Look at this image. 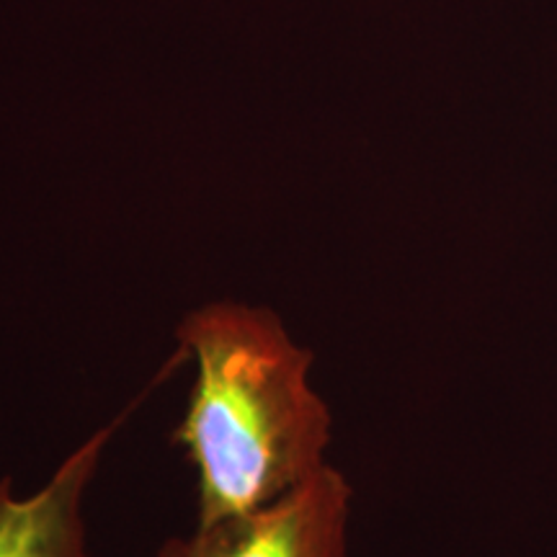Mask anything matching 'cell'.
<instances>
[{"label": "cell", "mask_w": 557, "mask_h": 557, "mask_svg": "<svg viewBox=\"0 0 557 557\" xmlns=\"http://www.w3.org/2000/svg\"><path fill=\"white\" fill-rule=\"evenodd\" d=\"M197 361L171 442L197 468V524L259 511L325 468L331 410L310 387L312 351L269 308L218 299L176 329Z\"/></svg>", "instance_id": "6da1fadb"}, {"label": "cell", "mask_w": 557, "mask_h": 557, "mask_svg": "<svg viewBox=\"0 0 557 557\" xmlns=\"http://www.w3.org/2000/svg\"><path fill=\"white\" fill-rule=\"evenodd\" d=\"M351 485L325 465L318 475L259 511L197 524L156 557H346Z\"/></svg>", "instance_id": "7a4b0ae2"}, {"label": "cell", "mask_w": 557, "mask_h": 557, "mask_svg": "<svg viewBox=\"0 0 557 557\" xmlns=\"http://www.w3.org/2000/svg\"><path fill=\"white\" fill-rule=\"evenodd\" d=\"M124 416L88 436L29 496L0 478V557H90L83 500Z\"/></svg>", "instance_id": "3957f363"}]
</instances>
